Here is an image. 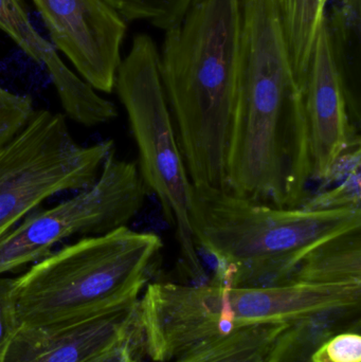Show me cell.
<instances>
[{
	"mask_svg": "<svg viewBox=\"0 0 361 362\" xmlns=\"http://www.w3.org/2000/svg\"><path fill=\"white\" fill-rule=\"evenodd\" d=\"M311 150L304 95L273 0H242L241 51L226 156V189L296 208L307 200Z\"/></svg>",
	"mask_w": 361,
	"mask_h": 362,
	"instance_id": "obj_1",
	"label": "cell"
},
{
	"mask_svg": "<svg viewBox=\"0 0 361 362\" xmlns=\"http://www.w3.org/2000/svg\"><path fill=\"white\" fill-rule=\"evenodd\" d=\"M241 31L242 0H192L165 31L161 81L192 185L226 189Z\"/></svg>",
	"mask_w": 361,
	"mask_h": 362,
	"instance_id": "obj_2",
	"label": "cell"
},
{
	"mask_svg": "<svg viewBox=\"0 0 361 362\" xmlns=\"http://www.w3.org/2000/svg\"><path fill=\"white\" fill-rule=\"evenodd\" d=\"M361 306V285L290 283L230 287L152 283L136 310V353L172 362L237 329L298 322L336 308Z\"/></svg>",
	"mask_w": 361,
	"mask_h": 362,
	"instance_id": "obj_3",
	"label": "cell"
},
{
	"mask_svg": "<svg viewBox=\"0 0 361 362\" xmlns=\"http://www.w3.org/2000/svg\"><path fill=\"white\" fill-rule=\"evenodd\" d=\"M189 221L195 246L215 259L209 282L273 287L290 284L301 259L318 245L361 229V206L281 208L192 185Z\"/></svg>",
	"mask_w": 361,
	"mask_h": 362,
	"instance_id": "obj_4",
	"label": "cell"
},
{
	"mask_svg": "<svg viewBox=\"0 0 361 362\" xmlns=\"http://www.w3.org/2000/svg\"><path fill=\"white\" fill-rule=\"evenodd\" d=\"M162 240L121 227L52 251L13 279L19 327L52 329L135 304Z\"/></svg>",
	"mask_w": 361,
	"mask_h": 362,
	"instance_id": "obj_5",
	"label": "cell"
},
{
	"mask_svg": "<svg viewBox=\"0 0 361 362\" xmlns=\"http://www.w3.org/2000/svg\"><path fill=\"white\" fill-rule=\"evenodd\" d=\"M119 99L129 116L139 152V173L176 228L184 269L199 285L205 278L190 228L192 182L189 178L167 105L159 50L148 34H137L117 72Z\"/></svg>",
	"mask_w": 361,
	"mask_h": 362,
	"instance_id": "obj_6",
	"label": "cell"
},
{
	"mask_svg": "<svg viewBox=\"0 0 361 362\" xmlns=\"http://www.w3.org/2000/svg\"><path fill=\"white\" fill-rule=\"evenodd\" d=\"M112 151V140L81 146L64 115L34 110L0 146V240L48 198L90 187Z\"/></svg>",
	"mask_w": 361,
	"mask_h": 362,
	"instance_id": "obj_7",
	"label": "cell"
},
{
	"mask_svg": "<svg viewBox=\"0 0 361 362\" xmlns=\"http://www.w3.org/2000/svg\"><path fill=\"white\" fill-rule=\"evenodd\" d=\"M146 193L137 165L117 158L112 151L90 187L28 215L0 240V276L44 259L67 238L126 227L143 206Z\"/></svg>",
	"mask_w": 361,
	"mask_h": 362,
	"instance_id": "obj_8",
	"label": "cell"
},
{
	"mask_svg": "<svg viewBox=\"0 0 361 362\" xmlns=\"http://www.w3.org/2000/svg\"><path fill=\"white\" fill-rule=\"evenodd\" d=\"M53 46L95 91L116 86L126 21L104 0H32Z\"/></svg>",
	"mask_w": 361,
	"mask_h": 362,
	"instance_id": "obj_9",
	"label": "cell"
},
{
	"mask_svg": "<svg viewBox=\"0 0 361 362\" xmlns=\"http://www.w3.org/2000/svg\"><path fill=\"white\" fill-rule=\"evenodd\" d=\"M309 133L312 180H337L345 165L360 163V138L322 25L303 86Z\"/></svg>",
	"mask_w": 361,
	"mask_h": 362,
	"instance_id": "obj_10",
	"label": "cell"
},
{
	"mask_svg": "<svg viewBox=\"0 0 361 362\" xmlns=\"http://www.w3.org/2000/svg\"><path fill=\"white\" fill-rule=\"evenodd\" d=\"M137 303L65 327H19L2 362L93 361L133 335Z\"/></svg>",
	"mask_w": 361,
	"mask_h": 362,
	"instance_id": "obj_11",
	"label": "cell"
},
{
	"mask_svg": "<svg viewBox=\"0 0 361 362\" xmlns=\"http://www.w3.org/2000/svg\"><path fill=\"white\" fill-rule=\"evenodd\" d=\"M0 31L6 33L25 54L46 66L66 115L84 127L110 122L118 117L112 102L74 74L61 59L59 51L30 21L23 0H0Z\"/></svg>",
	"mask_w": 361,
	"mask_h": 362,
	"instance_id": "obj_12",
	"label": "cell"
},
{
	"mask_svg": "<svg viewBox=\"0 0 361 362\" xmlns=\"http://www.w3.org/2000/svg\"><path fill=\"white\" fill-rule=\"evenodd\" d=\"M324 25L352 118L360 123L361 0H332L326 10Z\"/></svg>",
	"mask_w": 361,
	"mask_h": 362,
	"instance_id": "obj_13",
	"label": "cell"
},
{
	"mask_svg": "<svg viewBox=\"0 0 361 362\" xmlns=\"http://www.w3.org/2000/svg\"><path fill=\"white\" fill-rule=\"evenodd\" d=\"M290 283L361 285V229L341 234L309 251Z\"/></svg>",
	"mask_w": 361,
	"mask_h": 362,
	"instance_id": "obj_14",
	"label": "cell"
},
{
	"mask_svg": "<svg viewBox=\"0 0 361 362\" xmlns=\"http://www.w3.org/2000/svg\"><path fill=\"white\" fill-rule=\"evenodd\" d=\"M360 308H336L290 325L278 340L265 362H312V353L341 332L358 329Z\"/></svg>",
	"mask_w": 361,
	"mask_h": 362,
	"instance_id": "obj_15",
	"label": "cell"
},
{
	"mask_svg": "<svg viewBox=\"0 0 361 362\" xmlns=\"http://www.w3.org/2000/svg\"><path fill=\"white\" fill-rule=\"evenodd\" d=\"M288 57L303 90L312 53L332 0H273Z\"/></svg>",
	"mask_w": 361,
	"mask_h": 362,
	"instance_id": "obj_16",
	"label": "cell"
},
{
	"mask_svg": "<svg viewBox=\"0 0 361 362\" xmlns=\"http://www.w3.org/2000/svg\"><path fill=\"white\" fill-rule=\"evenodd\" d=\"M294 325V323H292ZM290 323L243 327L172 362H265ZM129 362H140L131 358Z\"/></svg>",
	"mask_w": 361,
	"mask_h": 362,
	"instance_id": "obj_17",
	"label": "cell"
},
{
	"mask_svg": "<svg viewBox=\"0 0 361 362\" xmlns=\"http://www.w3.org/2000/svg\"><path fill=\"white\" fill-rule=\"evenodd\" d=\"M125 21H142L167 31L179 23L192 0H104Z\"/></svg>",
	"mask_w": 361,
	"mask_h": 362,
	"instance_id": "obj_18",
	"label": "cell"
},
{
	"mask_svg": "<svg viewBox=\"0 0 361 362\" xmlns=\"http://www.w3.org/2000/svg\"><path fill=\"white\" fill-rule=\"evenodd\" d=\"M34 110L31 98L16 95L0 86V146L27 125Z\"/></svg>",
	"mask_w": 361,
	"mask_h": 362,
	"instance_id": "obj_19",
	"label": "cell"
},
{
	"mask_svg": "<svg viewBox=\"0 0 361 362\" xmlns=\"http://www.w3.org/2000/svg\"><path fill=\"white\" fill-rule=\"evenodd\" d=\"M312 362H361L360 329L341 332L322 342L311 356Z\"/></svg>",
	"mask_w": 361,
	"mask_h": 362,
	"instance_id": "obj_20",
	"label": "cell"
},
{
	"mask_svg": "<svg viewBox=\"0 0 361 362\" xmlns=\"http://www.w3.org/2000/svg\"><path fill=\"white\" fill-rule=\"evenodd\" d=\"M301 206L313 210L360 208V168L353 170L343 185L336 189L307 199Z\"/></svg>",
	"mask_w": 361,
	"mask_h": 362,
	"instance_id": "obj_21",
	"label": "cell"
},
{
	"mask_svg": "<svg viewBox=\"0 0 361 362\" xmlns=\"http://www.w3.org/2000/svg\"><path fill=\"white\" fill-rule=\"evenodd\" d=\"M13 279L0 276V362L14 338L19 325L12 298Z\"/></svg>",
	"mask_w": 361,
	"mask_h": 362,
	"instance_id": "obj_22",
	"label": "cell"
},
{
	"mask_svg": "<svg viewBox=\"0 0 361 362\" xmlns=\"http://www.w3.org/2000/svg\"><path fill=\"white\" fill-rule=\"evenodd\" d=\"M135 358L134 334L90 362H129Z\"/></svg>",
	"mask_w": 361,
	"mask_h": 362,
	"instance_id": "obj_23",
	"label": "cell"
}]
</instances>
